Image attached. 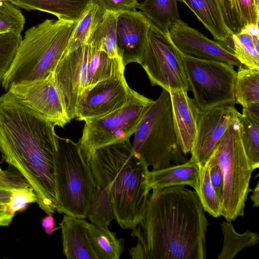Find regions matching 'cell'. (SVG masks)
<instances>
[{"instance_id":"cell-34","label":"cell","mask_w":259,"mask_h":259,"mask_svg":"<svg viewBox=\"0 0 259 259\" xmlns=\"http://www.w3.org/2000/svg\"><path fill=\"white\" fill-rule=\"evenodd\" d=\"M230 7L238 33L247 25H258L259 0H230Z\"/></svg>"},{"instance_id":"cell-37","label":"cell","mask_w":259,"mask_h":259,"mask_svg":"<svg viewBox=\"0 0 259 259\" xmlns=\"http://www.w3.org/2000/svg\"><path fill=\"white\" fill-rule=\"evenodd\" d=\"M37 196L33 189L30 186L16 188L13 190L10 202L9 210L13 214L24 210L32 203H36Z\"/></svg>"},{"instance_id":"cell-28","label":"cell","mask_w":259,"mask_h":259,"mask_svg":"<svg viewBox=\"0 0 259 259\" xmlns=\"http://www.w3.org/2000/svg\"><path fill=\"white\" fill-rule=\"evenodd\" d=\"M224 236V243L218 259H233L243 249L252 247L258 242L259 235L249 230L243 234L238 233L231 221H226L221 224Z\"/></svg>"},{"instance_id":"cell-4","label":"cell","mask_w":259,"mask_h":259,"mask_svg":"<svg viewBox=\"0 0 259 259\" xmlns=\"http://www.w3.org/2000/svg\"><path fill=\"white\" fill-rule=\"evenodd\" d=\"M77 22L46 19L27 29L2 85L32 82L53 72L63 56Z\"/></svg>"},{"instance_id":"cell-23","label":"cell","mask_w":259,"mask_h":259,"mask_svg":"<svg viewBox=\"0 0 259 259\" xmlns=\"http://www.w3.org/2000/svg\"><path fill=\"white\" fill-rule=\"evenodd\" d=\"M234 95L236 103L243 108L259 113V69L238 67Z\"/></svg>"},{"instance_id":"cell-19","label":"cell","mask_w":259,"mask_h":259,"mask_svg":"<svg viewBox=\"0 0 259 259\" xmlns=\"http://www.w3.org/2000/svg\"><path fill=\"white\" fill-rule=\"evenodd\" d=\"M85 219L67 214L59 224L63 253L68 259H98L90 242Z\"/></svg>"},{"instance_id":"cell-3","label":"cell","mask_w":259,"mask_h":259,"mask_svg":"<svg viewBox=\"0 0 259 259\" xmlns=\"http://www.w3.org/2000/svg\"><path fill=\"white\" fill-rule=\"evenodd\" d=\"M95 183L110 193L114 219L123 229H134L143 219L151 190L148 166L130 140L95 151L88 162Z\"/></svg>"},{"instance_id":"cell-35","label":"cell","mask_w":259,"mask_h":259,"mask_svg":"<svg viewBox=\"0 0 259 259\" xmlns=\"http://www.w3.org/2000/svg\"><path fill=\"white\" fill-rule=\"evenodd\" d=\"M22 38L21 34L12 32L0 33V85L11 67Z\"/></svg>"},{"instance_id":"cell-13","label":"cell","mask_w":259,"mask_h":259,"mask_svg":"<svg viewBox=\"0 0 259 259\" xmlns=\"http://www.w3.org/2000/svg\"><path fill=\"white\" fill-rule=\"evenodd\" d=\"M235 103H225L201 110L196 107L197 129L190 160L204 166L238 111Z\"/></svg>"},{"instance_id":"cell-5","label":"cell","mask_w":259,"mask_h":259,"mask_svg":"<svg viewBox=\"0 0 259 259\" xmlns=\"http://www.w3.org/2000/svg\"><path fill=\"white\" fill-rule=\"evenodd\" d=\"M134 135V150L152 170L188 160L178 142L170 94L164 89L144 114Z\"/></svg>"},{"instance_id":"cell-42","label":"cell","mask_w":259,"mask_h":259,"mask_svg":"<svg viewBox=\"0 0 259 259\" xmlns=\"http://www.w3.org/2000/svg\"><path fill=\"white\" fill-rule=\"evenodd\" d=\"M252 194L250 196L251 200L253 202V206L257 207L259 205V182H257L256 186L251 189Z\"/></svg>"},{"instance_id":"cell-26","label":"cell","mask_w":259,"mask_h":259,"mask_svg":"<svg viewBox=\"0 0 259 259\" xmlns=\"http://www.w3.org/2000/svg\"><path fill=\"white\" fill-rule=\"evenodd\" d=\"M88 236L98 259H119L124 250V241L108 228H100L87 221Z\"/></svg>"},{"instance_id":"cell-16","label":"cell","mask_w":259,"mask_h":259,"mask_svg":"<svg viewBox=\"0 0 259 259\" xmlns=\"http://www.w3.org/2000/svg\"><path fill=\"white\" fill-rule=\"evenodd\" d=\"M151 23L137 10L118 14L116 46L124 66L131 63L141 64Z\"/></svg>"},{"instance_id":"cell-18","label":"cell","mask_w":259,"mask_h":259,"mask_svg":"<svg viewBox=\"0 0 259 259\" xmlns=\"http://www.w3.org/2000/svg\"><path fill=\"white\" fill-rule=\"evenodd\" d=\"M177 1L186 5L211 33L214 39L221 42L228 51L234 54L231 38L233 33L226 24L220 0Z\"/></svg>"},{"instance_id":"cell-33","label":"cell","mask_w":259,"mask_h":259,"mask_svg":"<svg viewBox=\"0 0 259 259\" xmlns=\"http://www.w3.org/2000/svg\"><path fill=\"white\" fill-rule=\"evenodd\" d=\"M195 191L204 211L214 218L221 216L222 204L211 183L207 164L199 166V182Z\"/></svg>"},{"instance_id":"cell-43","label":"cell","mask_w":259,"mask_h":259,"mask_svg":"<svg viewBox=\"0 0 259 259\" xmlns=\"http://www.w3.org/2000/svg\"><path fill=\"white\" fill-rule=\"evenodd\" d=\"M2 170H3V169L0 166V172L2 171Z\"/></svg>"},{"instance_id":"cell-2","label":"cell","mask_w":259,"mask_h":259,"mask_svg":"<svg viewBox=\"0 0 259 259\" xmlns=\"http://www.w3.org/2000/svg\"><path fill=\"white\" fill-rule=\"evenodd\" d=\"M55 126L8 92L0 96V153L33 189L47 214L57 208L55 179Z\"/></svg>"},{"instance_id":"cell-17","label":"cell","mask_w":259,"mask_h":259,"mask_svg":"<svg viewBox=\"0 0 259 259\" xmlns=\"http://www.w3.org/2000/svg\"><path fill=\"white\" fill-rule=\"evenodd\" d=\"M173 124L179 145L186 156L191 152L197 129L196 106L183 90H170Z\"/></svg>"},{"instance_id":"cell-20","label":"cell","mask_w":259,"mask_h":259,"mask_svg":"<svg viewBox=\"0 0 259 259\" xmlns=\"http://www.w3.org/2000/svg\"><path fill=\"white\" fill-rule=\"evenodd\" d=\"M148 184L152 191L174 186L188 185L196 191L199 182V166L189 160L180 164H172L158 170H149Z\"/></svg>"},{"instance_id":"cell-12","label":"cell","mask_w":259,"mask_h":259,"mask_svg":"<svg viewBox=\"0 0 259 259\" xmlns=\"http://www.w3.org/2000/svg\"><path fill=\"white\" fill-rule=\"evenodd\" d=\"M89 53L90 47L85 44L64 54L53 71L57 87L71 120L75 118L79 100L88 88Z\"/></svg>"},{"instance_id":"cell-24","label":"cell","mask_w":259,"mask_h":259,"mask_svg":"<svg viewBox=\"0 0 259 259\" xmlns=\"http://www.w3.org/2000/svg\"><path fill=\"white\" fill-rule=\"evenodd\" d=\"M137 8L148 18L151 24L164 33L179 20L177 0H144Z\"/></svg>"},{"instance_id":"cell-10","label":"cell","mask_w":259,"mask_h":259,"mask_svg":"<svg viewBox=\"0 0 259 259\" xmlns=\"http://www.w3.org/2000/svg\"><path fill=\"white\" fill-rule=\"evenodd\" d=\"M152 86L170 90H189L181 52L164 33L151 24L140 64Z\"/></svg>"},{"instance_id":"cell-39","label":"cell","mask_w":259,"mask_h":259,"mask_svg":"<svg viewBox=\"0 0 259 259\" xmlns=\"http://www.w3.org/2000/svg\"><path fill=\"white\" fill-rule=\"evenodd\" d=\"M206 164L209 167V175L211 183L222 206L224 178L222 170L218 164L206 163Z\"/></svg>"},{"instance_id":"cell-25","label":"cell","mask_w":259,"mask_h":259,"mask_svg":"<svg viewBox=\"0 0 259 259\" xmlns=\"http://www.w3.org/2000/svg\"><path fill=\"white\" fill-rule=\"evenodd\" d=\"M236 119L244 151L255 170L259 166V113L243 108L242 114L238 111Z\"/></svg>"},{"instance_id":"cell-40","label":"cell","mask_w":259,"mask_h":259,"mask_svg":"<svg viewBox=\"0 0 259 259\" xmlns=\"http://www.w3.org/2000/svg\"><path fill=\"white\" fill-rule=\"evenodd\" d=\"M226 24L233 34L238 33L230 7V0H220Z\"/></svg>"},{"instance_id":"cell-44","label":"cell","mask_w":259,"mask_h":259,"mask_svg":"<svg viewBox=\"0 0 259 259\" xmlns=\"http://www.w3.org/2000/svg\"><path fill=\"white\" fill-rule=\"evenodd\" d=\"M8 1V0H0V1Z\"/></svg>"},{"instance_id":"cell-8","label":"cell","mask_w":259,"mask_h":259,"mask_svg":"<svg viewBox=\"0 0 259 259\" xmlns=\"http://www.w3.org/2000/svg\"><path fill=\"white\" fill-rule=\"evenodd\" d=\"M154 100L135 91L119 109L101 118L85 121L78 142L83 159L88 163L96 150L129 140Z\"/></svg>"},{"instance_id":"cell-27","label":"cell","mask_w":259,"mask_h":259,"mask_svg":"<svg viewBox=\"0 0 259 259\" xmlns=\"http://www.w3.org/2000/svg\"><path fill=\"white\" fill-rule=\"evenodd\" d=\"M117 14L106 12L103 19L94 29L87 42L90 48L103 51L109 56L114 58H120L116 46Z\"/></svg>"},{"instance_id":"cell-14","label":"cell","mask_w":259,"mask_h":259,"mask_svg":"<svg viewBox=\"0 0 259 259\" xmlns=\"http://www.w3.org/2000/svg\"><path fill=\"white\" fill-rule=\"evenodd\" d=\"M135 92L128 86L125 77L100 81L82 94L75 118L85 121L103 117L124 106Z\"/></svg>"},{"instance_id":"cell-38","label":"cell","mask_w":259,"mask_h":259,"mask_svg":"<svg viewBox=\"0 0 259 259\" xmlns=\"http://www.w3.org/2000/svg\"><path fill=\"white\" fill-rule=\"evenodd\" d=\"M106 12L119 14L136 10L139 0H92Z\"/></svg>"},{"instance_id":"cell-30","label":"cell","mask_w":259,"mask_h":259,"mask_svg":"<svg viewBox=\"0 0 259 259\" xmlns=\"http://www.w3.org/2000/svg\"><path fill=\"white\" fill-rule=\"evenodd\" d=\"M29 185L16 169H3L0 172V227L9 226L15 215L8 208L13 190Z\"/></svg>"},{"instance_id":"cell-6","label":"cell","mask_w":259,"mask_h":259,"mask_svg":"<svg viewBox=\"0 0 259 259\" xmlns=\"http://www.w3.org/2000/svg\"><path fill=\"white\" fill-rule=\"evenodd\" d=\"M55 179L57 198L56 212L86 219L95 181L78 144L57 136Z\"/></svg>"},{"instance_id":"cell-41","label":"cell","mask_w":259,"mask_h":259,"mask_svg":"<svg viewBox=\"0 0 259 259\" xmlns=\"http://www.w3.org/2000/svg\"><path fill=\"white\" fill-rule=\"evenodd\" d=\"M41 225L45 233L48 235H52L54 232L60 228H55V221L52 214H48L41 221Z\"/></svg>"},{"instance_id":"cell-36","label":"cell","mask_w":259,"mask_h":259,"mask_svg":"<svg viewBox=\"0 0 259 259\" xmlns=\"http://www.w3.org/2000/svg\"><path fill=\"white\" fill-rule=\"evenodd\" d=\"M25 19L21 11L9 1H0V33L21 34Z\"/></svg>"},{"instance_id":"cell-29","label":"cell","mask_w":259,"mask_h":259,"mask_svg":"<svg viewBox=\"0 0 259 259\" xmlns=\"http://www.w3.org/2000/svg\"><path fill=\"white\" fill-rule=\"evenodd\" d=\"M87 218L91 223L100 228H108L114 219L112 200L109 189L95 182Z\"/></svg>"},{"instance_id":"cell-22","label":"cell","mask_w":259,"mask_h":259,"mask_svg":"<svg viewBox=\"0 0 259 259\" xmlns=\"http://www.w3.org/2000/svg\"><path fill=\"white\" fill-rule=\"evenodd\" d=\"M124 69L120 58L111 57L103 51L90 47L87 64L88 88L104 80L124 77Z\"/></svg>"},{"instance_id":"cell-11","label":"cell","mask_w":259,"mask_h":259,"mask_svg":"<svg viewBox=\"0 0 259 259\" xmlns=\"http://www.w3.org/2000/svg\"><path fill=\"white\" fill-rule=\"evenodd\" d=\"M7 92L55 126L63 127L71 120L57 87L53 71L38 80L13 86Z\"/></svg>"},{"instance_id":"cell-31","label":"cell","mask_w":259,"mask_h":259,"mask_svg":"<svg viewBox=\"0 0 259 259\" xmlns=\"http://www.w3.org/2000/svg\"><path fill=\"white\" fill-rule=\"evenodd\" d=\"M105 13L106 12L92 2L83 16L77 21L64 54L87 44L89 36L102 21Z\"/></svg>"},{"instance_id":"cell-1","label":"cell","mask_w":259,"mask_h":259,"mask_svg":"<svg viewBox=\"0 0 259 259\" xmlns=\"http://www.w3.org/2000/svg\"><path fill=\"white\" fill-rule=\"evenodd\" d=\"M195 191L184 186L152 191L143 219L132 230L133 259H205L209 224Z\"/></svg>"},{"instance_id":"cell-7","label":"cell","mask_w":259,"mask_h":259,"mask_svg":"<svg viewBox=\"0 0 259 259\" xmlns=\"http://www.w3.org/2000/svg\"><path fill=\"white\" fill-rule=\"evenodd\" d=\"M206 163L218 164L223 174L221 216L229 221L243 217L245 202L251 191L249 182L254 169L244 151L236 117L226 130Z\"/></svg>"},{"instance_id":"cell-21","label":"cell","mask_w":259,"mask_h":259,"mask_svg":"<svg viewBox=\"0 0 259 259\" xmlns=\"http://www.w3.org/2000/svg\"><path fill=\"white\" fill-rule=\"evenodd\" d=\"M27 11L38 10L56 16L58 19L77 22L92 3V0H8Z\"/></svg>"},{"instance_id":"cell-32","label":"cell","mask_w":259,"mask_h":259,"mask_svg":"<svg viewBox=\"0 0 259 259\" xmlns=\"http://www.w3.org/2000/svg\"><path fill=\"white\" fill-rule=\"evenodd\" d=\"M234 53L246 68L259 69V35L252 36L240 31L231 36Z\"/></svg>"},{"instance_id":"cell-9","label":"cell","mask_w":259,"mask_h":259,"mask_svg":"<svg viewBox=\"0 0 259 259\" xmlns=\"http://www.w3.org/2000/svg\"><path fill=\"white\" fill-rule=\"evenodd\" d=\"M181 55L189 90L198 108L205 110L225 103L236 104V71L233 65L182 52Z\"/></svg>"},{"instance_id":"cell-15","label":"cell","mask_w":259,"mask_h":259,"mask_svg":"<svg viewBox=\"0 0 259 259\" xmlns=\"http://www.w3.org/2000/svg\"><path fill=\"white\" fill-rule=\"evenodd\" d=\"M168 35L174 45L183 53L226 62L238 67L243 65L221 42L210 39L181 19L170 27Z\"/></svg>"}]
</instances>
